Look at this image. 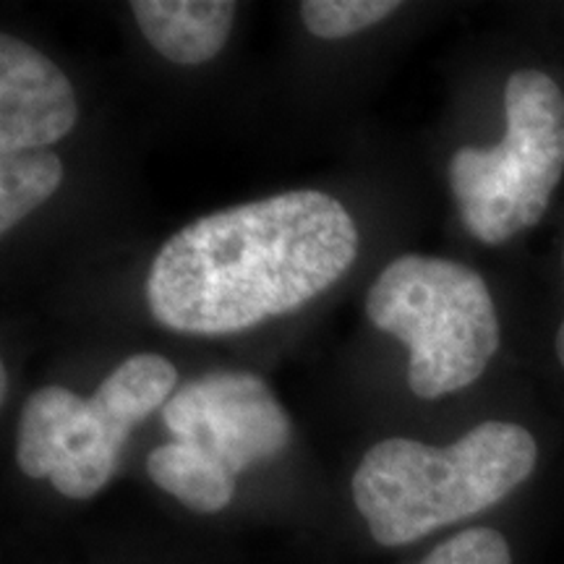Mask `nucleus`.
Returning <instances> with one entry per match:
<instances>
[{
  "label": "nucleus",
  "instance_id": "nucleus-6",
  "mask_svg": "<svg viewBox=\"0 0 564 564\" xmlns=\"http://www.w3.org/2000/svg\"><path fill=\"white\" fill-rule=\"evenodd\" d=\"M162 419L173 442L209 457L232 478L278 457L291 442V419L249 371H212L183 384Z\"/></svg>",
  "mask_w": 564,
  "mask_h": 564
},
{
  "label": "nucleus",
  "instance_id": "nucleus-9",
  "mask_svg": "<svg viewBox=\"0 0 564 564\" xmlns=\"http://www.w3.org/2000/svg\"><path fill=\"white\" fill-rule=\"evenodd\" d=\"M147 474L162 491L194 512H220L236 494V478L186 444L167 442L147 457Z\"/></svg>",
  "mask_w": 564,
  "mask_h": 564
},
{
  "label": "nucleus",
  "instance_id": "nucleus-7",
  "mask_svg": "<svg viewBox=\"0 0 564 564\" xmlns=\"http://www.w3.org/2000/svg\"><path fill=\"white\" fill-rule=\"evenodd\" d=\"M74 87L55 63L11 34L0 37V154L40 152L76 126Z\"/></svg>",
  "mask_w": 564,
  "mask_h": 564
},
{
  "label": "nucleus",
  "instance_id": "nucleus-1",
  "mask_svg": "<svg viewBox=\"0 0 564 564\" xmlns=\"http://www.w3.org/2000/svg\"><path fill=\"white\" fill-rule=\"evenodd\" d=\"M356 257V223L335 196L288 192L181 228L154 257L147 301L173 333H241L299 312Z\"/></svg>",
  "mask_w": 564,
  "mask_h": 564
},
{
  "label": "nucleus",
  "instance_id": "nucleus-11",
  "mask_svg": "<svg viewBox=\"0 0 564 564\" xmlns=\"http://www.w3.org/2000/svg\"><path fill=\"white\" fill-rule=\"evenodd\" d=\"M400 9L394 0H306L301 19L314 37L345 40L369 30Z\"/></svg>",
  "mask_w": 564,
  "mask_h": 564
},
{
  "label": "nucleus",
  "instance_id": "nucleus-10",
  "mask_svg": "<svg viewBox=\"0 0 564 564\" xmlns=\"http://www.w3.org/2000/svg\"><path fill=\"white\" fill-rule=\"evenodd\" d=\"M61 181L63 162L51 152L0 154V230L17 228L58 192Z\"/></svg>",
  "mask_w": 564,
  "mask_h": 564
},
{
  "label": "nucleus",
  "instance_id": "nucleus-2",
  "mask_svg": "<svg viewBox=\"0 0 564 564\" xmlns=\"http://www.w3.org/2000/svg\"><path fill=\"white\" fill-rule=\"evenodd\" d=\"M539 460L531 432L486 421L449 447L392 436L373 444L352 476V502L373 541L405 546L502 502Z\"/></svg>",
  "mask_w": 564,
  "mask_h": 564
},
{
  "label": "nucleus",
  "instance_id": "nucleus-5",
  "mask_svg": "<svg viewBox=\"0 0 564 564\" xmlns=\"http://www.w3.org/2000/svg\"><path fill=\"white\" fill-rule=\"evenodd\" d=\"M505 139L463 147L449 186L470 236L497 246L544 217L564 173V95L544 70H514L505 87Z\"/></svg>",
  "mask_w": 564,
  "mask_h": 564
},
{
  "label": "nucleus",
  "instance_id": "nucleus-13",
  "mask_svg": "<svg viewBox=\"0 0 564 564\" xmlns=\"http://www.w3.org/2000/svg\"><path fill=\"white\" fill-rule=\"evenodd\" d=\"M562 262H564V257H562ZM556 356H560V364L564 366V322H562L560 333H556Z\"/></svg>",
  "mask_w": 564,
  "mask_h": 564
},
{
  "label": "nucleus",
  "instance_id": "nucleus-8",
  "mask_svg": "<svg viewBox=\"0 0 564 564\" xmlns=\"http://www.w3.org/2000/svg\"><path fill=\"white\" fill-rule=\"evenodd\" d=\"M131 11L162 58L202 66L225 47L238 6L230 0H137Z\"/></svg>",
  "mask_w": 564,
  "mask_h": 564
},
{
  "label": "nucleus",
  "instance_id": "nucleus-12",
  "mask_svg": "<svg viewBox=\"0 0 564 564\" xmlns=\"http://www.w3.org/2000/svg\"><path fill=\"white\" fill-rule=\"evenodd\" d=\"M419 564H512L510 544L491 528H470L442 541Z\"/></svg>",
  "mask_w": 564,
  "mask_h": 564
},
{
  "label": "nucleus",
  "instance_id": "nucleus-3",
  "mask_svg": "<svg viewBox=\"0 0 564 564\" xmlns=\"http://www.w3.org/2000/svg\"><path fill=\"white\" fill-rule=\"evenodd\" d=\"M366 314L411 352L408 384L423 400L474 384L499 348L489 288L476 270L449 259H394L366 295Z\"/></svg>",
  "mask_w": 564,
  "mask_h": 564
},
{
  "label": "nucleus",
  "instance_id": "nucleus-4",
  "mask_svg": "<svg viewBox=\"0 0 564 564\" xmlns=\"http://www.w3.org/2000/svg\"><path fill=\"white\" fill-rule=\"evenodd\" d=\"M178 371L158 352L118 364L91 398L42 387L19 419L17 463L30 478H47L63 497L89 499L110 481L131 429L165 408Z\"/></svg>",
  "mask_w": 564,
  "mask_h": 564
}]
</instances>
